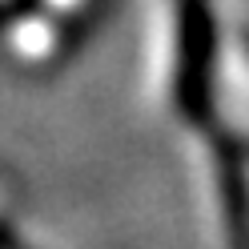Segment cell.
Masks as SVG:
<instances>
[{
  "label": "cell",
  "instance_id": "7a4b0ae2",
  "mask_svg": "<svg viewBox=\"0 0 249 249\" xmlns=\"http://www.w3.org/2000/svg\"><path fill=\"white\" fill-rule=\"evenodd\" d=\"M44 8L69 20V17H76V12H85V8H89V0H44Z\"/></svg>",
  "mask_w": 249,
  "mask_h": 249
},
{
  "label": "cell",
  "instance_id": "6da1fadb",
  "mask_svg": "<svg viewBox=\"0 0 249 249\" xmlns=\"http://www.w3.org/2000/svg\"><path fill=\"white\" fill-rule=\"evenodd\" d=\"M65 17L56 12H33L28 8L24 17H17L8 24V49L17 60H56L65 53Z\"/></svg>",
  "mask_w": 249,
  "mask_h": 249
}]
</instances>
